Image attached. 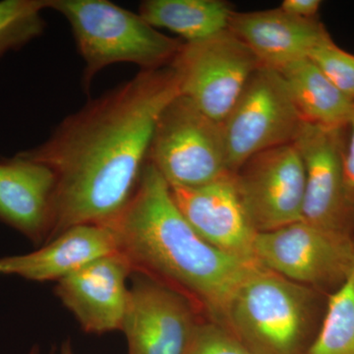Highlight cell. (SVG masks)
Segmentation results:
<instances>
[{"label": "cell", "mask_w": 354, "mask_h": 354, "mask_svg": "<svg viewBox=\"0 0 354 354\" xmlns=\"http://www.w3.org/2000/svg\"><path fill=\"white\" fill-rule=\"evenodd\" d=\"M179 95L171 64L141 70L67 116L43 144L18 153L55 172L46 242L75 225H108L120 215L148 162L160 113Z\"/></svg>", "instance_id": "1"}, {"label": "cell", "mask_w": 354, "mask_h": 354, "mask_svg": "<svg viewBox=\"0 0 354 354\" xmlns=\"http://www.w3.org/2000/svg\"><path fill=\"white\" fill-rule=\"evenodd\" d=\"M133 271L185 295L216 319L244 279L259 267L218 250L185 220L169 183L150 162L120 216L109 223Z\"/></svg>", "instance_id": "2"}, {"label": "cell", "mask_w": 354, "mask_h": 354, "mask_svg": "<svg viewBox=\"0 0 354 354\" xmlns=\"http://www.w3.org/2000/svg\"><path fill=\"white\" fill-rule=\"evenodd\" d=\"M50 9L62 14L71 27L85 62L84 88L109 65L133 64L142 70L167 66L183 44L158 31L139 13L106 0H50Z\"/></svg>", "instance_id": "3"}, {"label": "cell", "mask_w": 354, "mask_h": 354, "mask_svg": "<svg viewBox=\"0 0 354 354\" xmlns=\"http://www.w3.org/2000/svg\"><path fill=\"white\" fill-rule=\"evenodd\" d=\"M312 295L304 286L259 266L237 288L221 318L253 354H304Z\"/></svg>", "instance_id": "4"}, {"label": "cell", "mask_w": 354, "mask_h": 354, "mask_svg": "<svg viewBox=\"0 0 354 354\" xmlns=\"http://www.w3.org/2000/svg\"><path fill=\"white\" fill-rule=\"evenodd\" d=\"M148 162L177 187H199L230 172L221 123L183 95L160 113Z\"/></svg>", "instance_id": "5"}, {"label": "cell", "mask_w": 354, "mask_h": 354, "mask_svg": "<svg viewBox=\"0 0 354 354\" xmlns=\"http://www.w3.org/2000/svg\"><path fill=\"white\" fill-rule=\"evenodd\" d=\"M302 120L281 74L259 67L221 122L228 169L257 153L293 143Z\"/></svg>", "instance_id": "6"}, {"label": "cell", "mask_w": 354, "mask_h": 354, "mask_svg": "<svg viewBox=\"0 0 354 354\" xmlns=\"http://www.w3.org/2000/svg\"><path fill=\"white\" fill-rule=\"evenodd\" d=\"M171 65L180 95L220 123L260 67L252 51L230 30L198 43H183Z\"/></svg>", "instance_id": "7"}, {"label": "cell", "mask_w": 354, "mask_h": 354, "mask_svg": "<svg viewBox=\"0 0 354 354\" xmlns=\"http://www.w3.org/2000/svg\"><path fill=\"white\" fill-rule=\"evenodd\" d=\"M254 249L259 264L298 285L342 286L353 271V235L304 221L260 232Z\"/></svg>", "instance_id": "8"}, {"label": "cell", "mask_w": 354, "mask_h": 354, "mask_svg": "<svg viewBox=\"0 0 354 354\" xmlns=\"http://www.w3.org/2000/svg\"><path fill=\"white\" fill-rule=\"evenodd\" d=\"M201 323L196 305L183 293L143 272H132L120 329L128 354H185Z\"/></svg>", "instance_id": "9"}, {"label": "cell", "mask_w": 354, "mask_h": 354, "mask_svg": "<svg viewBox=\"0 0 354 354\" xmlns=\"http://www.w3.org/2000/svg\"><path fill=\"white\" fill-rule=\"evenodd\" d=\"M348 133V125L324 127L302 121L293 144L304 165L302 221L328 232L351 235L354 209L346 199L344 176Z\"/></svg>", "instance_id": "10"}, {"label": "cell", "mask_w": 354, "mask_h": 354, "mask_svg": "<svg viewBox=\"0 0 354 354\" xmlns=\"http://www.w3.org/2000/svg\"><path fill=\"white\" fill-rule=\"evenodd\" d=\"M234 174L247 215L258 234L302 221L305 171L295 144L257 153Z\"/></svg>", "instance_id": "11"}, {"label": "cell", "mask_w": 354, "mask_h": 354, "mask_svg": "<svg viewBox=\"0 0 354 354\" xmlns=\"http://www.w3.org/2000/svg\"><path fill=\"white\" fill-rule=\"evenodd\" d=\"M185 220L205 241L251 264L258 232L247 215L234 172L199 187L169 186Z\"/></svg>", "instance_id": "12"}, {"label": "cell", "mask_w": 354, "mask_h": 354, "mask_svg": "<svg viewBox=\"0 0 354 354\" xmlns=\"http://www.w3.org/2000/svg\"><path fill=\"white\" fill-rule=\"evenodd\" d=\"M132 272L130 263L118 251L58 281L55 295L84 332L102 335L120 330Z\"/></svg>", "instance_id": "13"}, {"label": "cell", "mask_w": 354, "mask_h": 354, "mask_svg": "<svg viewBox=\"0 0 354 354\" xmlns=\"http://www.w3.org/2000/svg\"><path fill=\"white\" fill-rule=\"evenodd\" d=\"M57 179L41 162L15 155L0 160V221L35 244L50 239Z\"/></svg>", "instance_id": "14"}, {"label": "cell", "mask_w": 354, "mask_h": 354, "mask_svg": "<svg viewBox=\"0 0 354 354\" xmlns=\"http://www.w3.org/2000/svg\"><path fill=\"white\" fill-rule=\"evenodd\" d=\"M228 30L245 44L261 67L276 71L308 57L318 44L332 38L323 23L300 19L281 8L234 12Z\"/></svg>", "instance_id": "15"}, {"label": "cell", "mask_w": 354, "mask_h": 354, "mask_svg": "<svg viewBox=\"0 0 354 354\" xmlns=\"http://www.w3.org/2000/svg\"><path fill=\"white\" fill-rule=\"evenodd\" d=\"M115 252L118 243L108 225H75L46 242L38 250L0 258V276H16L38 283H57L93 261Z\"/></svg>", "instance_id": "16"}, {"label": "cell", "mask_w": 354, "mask_h": 354, "mask_svg": "<svg viewBox=\"0 0 354 354\" xmlns=\"http://www.w3.org/2000/svg\"><path fill=\"white\" fill-rule=\"evenodd\" d=\"M304 122L324 127L348 125L354 102L335 88L309 57L278 70Z\"/></svg>", "instance_id": "17"}, {"label": "cell", "mask_w": 354, "mask_h": 354, "mask_svg": "<svg viewBox=\"0 0 354 354\" xmlns=\"http://www.w3.org/2000/svg\"><path fill=\"white\" fill-rule=\"evenodd\" d=\"M234 11L223 0H146L139 14L156 29L178 35L185 43H198L227 31Z\"/></svg>", "instance_id": "18"}, {"label": "cell", "mask_w": 354, "mask_h": 354, "mask_svg": "<svg viewBox=\"0 0 354 354\" xmlns=\"http://www.w3.org/2000/svg\"><path fill=\"white\" fill-rule=\"evenodd\" d=\"M304 354H354V290L349 278L330 295L320 332Z\"/></svg>", "instance_id": "19"}, {"label": "cell", "mask_w": 354, "mask_h": 354, "mask_svg": "<svg viewBox=\"0 0 354 354\" xmlns=\"http://www.w3.org/2000/svg\"><path fill=\"white\" fill-rule=\"evenodd\" d=\"M44 9H50V0L0 1V58L43 35Z\"/></svg>", "instance_id": "20"}, {"label": "cell", "mask_w": 354, "mask_h": 354, "mask_svg": "<svg viewBox=\"0 0 354 354\" xmlns=\"http://www.w3.org/2000/svg\"><path fill=\"white\" fill-rule=\"evenodd\" d=\"M308 57L330 82L354 102V55L342 50L332 38L318 44Z\"/></svg>", "instance_id": "21"}, {"label": "cell", "mask_w": 354, "mask_h": 354, "mask_svg": "<svg viewBox=\"0 0 354 354\" xmlns=\"http://www.w3.org/2000/svg\"><path fill=\"white\" fill-rule=\"evenodd\" d=\"M185 354H253L227 328L202 322Z\"/></svg>", "instance_id": "22"}, {"label": "cell", "mask_w": 354, "mask_h": 354, "mask_svg": "<svg viewBox=\"0 0 354 354\" xmlns=\"http://www.w3.org/2000/svg\"><path fill=\"white\" fill-rule=\"evenodd\" d=\"M344 188L349 206L354 209V111L348 123V140L344 157Z\"/></svg>", "instance_id": "23"}, {"label": "cell", "mask_w": 354, "mask_h": 354, "mask_svg": "<svg viewBox=\"0 0 354 354\" xmlns=\"http://www.w3.org/2000/svg\"><path fill=\"white\" fill-rule=\"evenodd\" d=\"M322 1L320 0H285L279 8L293 17L300 19H315L318 18Z\"/></svg>", "instance_id": "24"}, {"label": "cell", "mask_w": 354, "mask_h": 354, "mask_svg": "<svg viewBox=\"0 0 354 354\" xmlns=\"http://www.w3.org/2000/svg\"><path fill=\"white\" fill-rule=\"evenodd\" d=\"M59 354H74L73 348H72V344L70 339H67V341H65L64 344H62Z\"/></svg>", "instance_id": "25"}, {"label": "cell", "mask_w": 354, "mask_h": 354, "mask_svg": "<svg viewBox=\"0 0 354 354\" xmlns=\"http://www.w3.org/2000/svg\"><path fill=\"white\" fill-rule=\"evenodd\" d=\"M30 354H41V353H39V346H34L32 351H30Z\"/></svg>", "instance_id": "26"}, {"label": "cell", "mask_w": 354, "mask_h": 354, "mask_svg": "<svg viewBox=\"0 0 354 354\" xmlns=\"http://www.w3.org/2000/svg\"><path fill=\"white\" fill-rule=\"evenodd\" d=\"M349 279H351V283H353V288L354 290V268L353 272H351V277H349Z\"/></svg>", "instance_id": "27"}]
</instances>
